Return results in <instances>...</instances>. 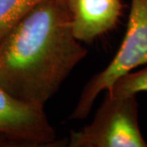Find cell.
<instances>
[{
	"label": "cell",
	"mask_w": 147,
	"mask_h": 147,
	"mask_svg": "<svg viewBox=\"0 0 147 147\" xmlns=\"http://www.w3.org/2000/svg\"><path fill=\"white\" fill-rule=\"evenodd\" d=\"M44 0H0V39L25 14Z\"/></svg>",
	"instance_id": "obj_6"
},
{
	"label": "cell",
	"mask_w": 147,
	"mask_h": 147,
	"mask_svg": "<svg viewBox=\"0 0 147 147\" xmlns=\"http://www.w3.org/2000/svg\"><path fill=\"white\" fill-rule=\"evenodd\" d=\"M0 134L30 147L56 144V132L43 107L19 100L0 86Z\"/></svg>",
	"instance_id": "obj_4"
},
{
	"label": "cell",
	"mask_w": 147,
	"mask_h": 147,
	"mask_svg": "<svg viewBox=\"0 0 147 147\" xmlns=\"http://www.w3.org/2000/svg\"><path fill=\"white\" fill-rule=\"evenodd\" d=\"M142 92H147V66L137 72L124 74L106 91L111 96H132Z\"/></svg>",
	"instance_id": "obj_7"
},
{
	"label": "cell",
	"mask_w": 147,
	"mask_h": 147,
	"mask_svg": "<svg viewBox=\"0 0 147 147\" xmlns=\"http://www.w3.org/2000/svg\"><path fill=\"white\" fill-rule=\"evenodd\" d=\"M147 64V0H131L127 31L115 56L84 87L69 119H84L101 92L108 91L120 76Z\"/></svg>",
	"instance_id": "obj_3"
},
{
	"label": "cell",
	"mask_w": 147,
	"mask_h": 147,
	"mask_svg": "<svg viewBox=\"0 0 147 147\" xmlns=\"http://www.w3.org/2000/svg\"><path fill=\"white\" fill-rule=\"evenodd\" d=\"M67 4L74 35L87 43L112 30L123 9L121 0H67Z\"/></svg>",
	"instance_id": "obj_5"
},
{
	"label": "cell",
	"mask_w": 147,
	"mask_h": 147,
	"mask_svg": "<svg viewBox=\"0 0 147 147\" xmlns=\"http://www.w3.org/2000/svg\"><path fill=\"white\" fill-rule=\"evenodd\" d=\"M30 147L27 143L14 140L0 134V147Z\"/></svg>",
	"instance_id": "obj_8"
},
{
	"label": "cell",
	"mask_w": 147,
	"mask_h": 147,
	"mask_svg": "<svg viewBox=\"0 0 147 147\" xmlns=\"http://www.w3.org/2000/svg\"><path fill=\"white\" fill-rule=\"evenodd\" d=\"M87 54L74 35L67 0H44L0 39V86L43 107Z\"/></svg>",
	"instance_id": "obj_1"
},
{
	"label": "cell",
	"mask_w": 147,
	"mask_h": 147,
	"mask_svg": "<svg viewBox=\"0 0 147 147\" xmlns=\"http://www.w3.org/2000/svg\"><path fill=\"white\" fill-rule=\"evenodd\" d=\"M69 147H147L139 127L137 95L106 92L92 123L71 131Z\"/></svg>",
	"instance_id": "obj_2"
}]
</instances>
